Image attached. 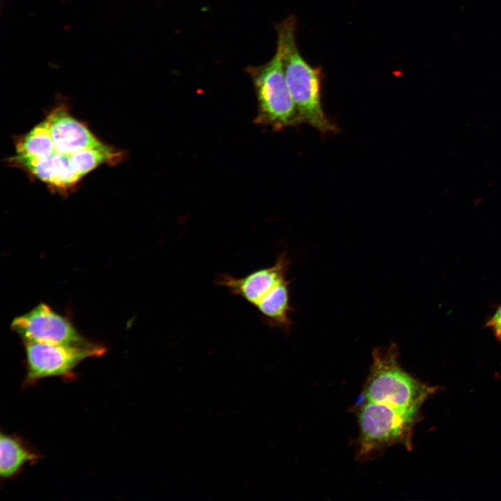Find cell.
Instances as JSON below:
<instances>
[{"mask_svg": "<svg viewBox=\"0 0 501 501\" xmlns=\"http://www.w3.org/2000/svg\"><path fill=\"white\" fill-rule=\"evenodd\" d=\"M290 263L287 253L283 251L270 267L243 277L220 273L216 284L253 306L262 322L269 328L288 333L293 324L291 315L294 312L290 301V280L287 278Z\"/></svg>", "mask_w": 501, "mask_h": 501, "instance_id": "6da1fadb", "label": "cell"}, {"mask_svg": "<svg viewBox=\"0 0 501 501\" xmlns=\"http://www.w3.org/2000/svg\"><path fill=\"white\" fill-rule=\"evenodd\" d=\"M277 30V49L301 123L308 124L323 134L336 132L337 127L327 117L321 104V69L310 65L298 50L294 17L286 19Z\"/></svg>", "mask_w": 501, "mask_h": 501, "instance_id": "7a4b0ae2", "label": "cell"}, {"mask_svg": "<svg viewBox=\"0 0 501 501\" xmlns=\"http://www.w3.org/2000/svg\"><path fill=\"white\" fill-rule=\"evenodd\" d=\"M398 359L399 349L395 342L375 348L362 395L366 401L418 414L432 390L405 372Z\"/></svg>", "mask_w": 501, "mask_h": 501, "instance_id": "3957f363", "label": "cell"}, {"mask_svg": "<svg viewBox=\"0 0 501 501\" xmlns=\"http://www.w3.org/2000/svg\"><path fill=\"white\" fill-rule=\"evenodd\" d=\"M356 412L359 426L356 454L358 461L372 460L395 445L411 448L412 431L418 414L366 400Z\"/></svg>", "mask_w": 501, "mask_h": 501, "instance_id": "277c9868", "label": "cell"}, {"mask_svg": "<svg viewBox=\"0 0 501 501\" xmlns=\"http://www.w3.org/2000/svg\"><path fill=\"white\" fill-rule=\"evenodd\" d=\"M257 102L256 124L280 130L301 123L291 97L279 51L264 65L249 71Z\"/></svg>", "mask_w": 501, "mask_h": 501, "instance_id": "5b68a950", "label": "cell"}, {"mask_svg": "<svg viewBox=\"0 0 501 501\" xmlns=\"http://www.w3.org/2000/svg\"><path fill=\"white\" fill-rule=\"evenodd\" d=\"M26 374L23 388L51 377L74 378L76 367L84 360L100 357L106 347L97 343L88 346L24 342Z\"/></svg>", "mask_w": 501, "mask_h": 501, "instance_id": "8992f818", "label": "cell"}, {"mask_svg": "<svg viewBox=\"0 0 501 501\" xmlns=\"http://www.w3.org/2000/svg\"><path fill=\"white\" fill-rule=\"evenodd\" d=\"M11 328L24 342L78 346H88L94 343L83 337L67 317L44 303L15 317L12 321Z\"/></svg>", "mask_w": 501, "mask_h": 501, "instance_id": "52a82bcc", "label": "cell"}, {"mask_svg": "<svg viewBox=\"0 0 501 501\" xmlns=\"http://www.w3.org/2000/svg\"><path fill=\"white\" fill-rule=\"evenodd\" d=\"M56 152L70 157L75 152L102 145L104 143L86 123L73 117L66 104L54 106L45 117Z\"/></svg>", "mask_w": 501, "mask_h": 501, "instance_id": "ba28073f", "label": "cell"}, {"mask_svg": "<svg viewBox=\"0 0 501 501\" xmlns=\"http://www.w3.org/2000/svg\"><path fill=\"white\" fill-rule=\"evenodd\" d=\"M42 456L16 434L0 435V477L2 480L16 477L26 464L33 465Z\"/></svg>", "mask_w": 501, "mask_h": 501, "instance_id": "9c48e42d", "label": "cell"}, {"mask_svg": "<svg viewBox=\"0 0 501 501\" xmlns=\"http://www.w3.org/2000/svg\"><path fill=\"white\" fill-rule=\"evenodd\" d=\"M487 326L491 328L495 336L501 340V306L487 322Z\"/></svg>", "mask_w": 501, "mask_h": 501, "instance_id": "30bf717a", "label": "cell"}]
</instances>
